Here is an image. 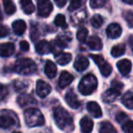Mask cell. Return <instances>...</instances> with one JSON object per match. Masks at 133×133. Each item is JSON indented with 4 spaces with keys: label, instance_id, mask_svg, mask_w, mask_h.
I'll list each match as a JSON object with an SVG mask.
<instances>
[{
    "label": "cell",
    "instance_id": "obj_1",
    "mask_svg": "<svg viewBox=\"0 0 133 133\" xmlns=\"http://www.w3.org/2000/svg\"><path fill=\"white\" fill-rule=\"evenodd\" d=\"M53 116L57 126L63 130L73 129V119L69 113L62 107H57L53 111Z\"/></svg>",
    "mask_w": 133,
    "mask_h": 133
},
{
    "label": "cell",
    "instance_id": "obj_2",
    "mask_svg": "<svg viewBox=\"0 0 133 133\" xmlns=\"http://www.w3.org/2000/svg\"><path fill=\"white\" fill-rule=\"evenodd\" d=\"M25 121L28 127H39L45 124V118L41 111L37 109H28L24 112Z\"/></svg>",
    "mask_w": 133,
    "mask_h": 133
},
{
    "label": "cell",
    "instance_id": "obj_3",
    "mask_svg": "<svg viewBox=\"0 0 133 133\" xmlns=\"http://www.w3.org/2000/svg\"><path fill=\"white\" fill-rule=\"evenodd\" d=\"M37 70L36 63L30 58H19L14 66V71L21 75H32Z\"/></svg>",
    "mask_w": 133,
    "mask_h": 133
},
{
    "label": "cell",
    "instance_id": "obj_4",
    "mask_svg": "<svg viewBox=\"0 0 133 133\" xmlns=\"http://www.w3.org/2000/svg\"><path fill=\"white\" fill-rule=\"evenodd\" d=\"M98 87V80L97 78L92 74H88L83 77L81 81L78 84V90L82 95H90L96 90Z\"/></svg>",
    "mask_w": 133,
    "mask_h": 133
},
{
    "label": "cell",
    "instance_id": "obj_5",
    "mask_svg": "<svg viewBox=\"0 0 133 133\" xmlns=\"http://www.w3.org/2000/svg\"><path fill=\"white\" fill-rule=\"evenodd\" d=\"M89 57L93 59L95 63L98 65V69H99L100 72H101L102 76L104 77H109L110 75L111 71H112V68L111 66L103 58L102 56L99 55H90Z\"/></svg>",
    "mask_w": 133,
    "mask_h": 133
},
{
    "label": "cell",
    "instance_id": "obj_6",
    "mask_svg": "<svg viewBox=\"0 0 133 133\" xmlns=\"http://www.w3.org/2000/svg\"><path fill=\"white\" fill-rule=\"evenodd\" d=\"M53 10V5L48 0L37 1V14L40 17H48Z\"/></svg>",
    "mask_w": 133,
    "mask_h": 133
},
{
    "label": "cell",
    "instance_id": "obj_7",
    "mask_svg": "<svg viewBox=\"0 0 133 133\" xmlns=\"http://www.w3.org/2000/svg\"><path fill=\"white\" fill-rule=\"evenodd\" d=\"M36 92L40 98H46L51 92V87L46 82L43 81V80H37V87H36Z\"/></svg>",
    "mask_w": 133,
    "mask_h": 133
},
{
    "label": "cell",
    "instance_id": "obj_8",
    "mask_svg": "<svg viewBox=\"0 0 133 133\" xmlns=\"http://www.w3.org/2000/svg\"><path fill=\"white\" fill-rule=\"evenodd\" d=\"M35 48L37 53L39 55H46V54H49L50 52L53 51L52 45L46 40H41L37 42L35 46Z\"/></svg>",
    "mask_w": 133,
    "mask_h": 133
},
{
    "label": "cell",
    "instance_id": "obj_9",
    "mask_svg": "<svg viewBox=\"0 0 133 133\" xmlns=\"http://www.w3.org/2000/svg\"><path fill=\"white\" fill-rule=\"evenodd\" d=\"M120 95V90H118L116 89H108L107 91L103 93L102 95V100H103L105 103H112L113 101L118 98V97Z\"/></svg>",
    "mask_w": 133,
    "mask_h": 133
},
{
    "label": "cell",
    "instance_id": "obj_10",
    "mask_svg": "<svg viewBox=\"0 0 133 133\" xmlns=\"http://www.w3.org/2000/svg\"><path fill=\"white\" fill-rule=\"evenodd\" d=\"M106 33H107L108 37H109V38L116 39V38H118V37H119L122 33L121 26L118 24H117V23H112V24H110L107 28Z\"/></svg>",
    "mask_w": 133,
    "mask_h": 133
},
{
    "label": "cell",
    "instance_id": "obj_11",
    "mask_svg": "<svg viewBox=\"0 0 133 133\" xmlns=\"http://www.w3.org/2000/svg\"><path fill=\"white\" fill-rule=\"evenodd\" d=\"M15 51V45L11 42L2 43L0 44V57H8L13 55Z\"/></svg>",
    "mask_w": 133,
    "mask_h": 133
},
{
    "label": "cell",
    "instance_id": "obj_12",
    "mask_svg": "<svg viewBox=\"0 0 133 133\" xmlns=\"http://www.w3.org/2000/svg\"><path fill=\"white\" fill-rule=\"evenodd\" d=\"M117 66H118V71L122 76H127L130 72L132 64L129 59H121L117 63Z\"/></svg>",
    "mask_w": 133,
    "mask_h": 133
},
{
    "label": "cell",
    "instance_id": "obj_13",
    "mask_svg": "<svg viewBox=\"0 0 133 133\" xmlns=\"http://www.w3.org/2000/svg\"><path fill=\"white\" fill-rule=\"evenodd\" d=\"M65 99H66L68 105L74 109H78L80 107V105H81L78 97H77V95L73 91H69V92L66 93V97H65Z\"/></svg>",
    "mask_w": 133,
    "mask_h": 133
},
{
    "label": "cell",
    "instance_id": "obj_14",
    "mask_svg": "<svg viewBox=\"0 0 133 133\" xmlns=\"http://www.w3.org/2000/svg\"><path fill=\"white\" fill-rule=\"evenodd\" d=\"M74 79V77L71 74H69L68 71H62L59 76L58 79V86L61 89H64V88L68 87L71 82Z\"/></svg>",
    "mask_w": 133,
    "mask_h": 133
},
{
    "label": "cell",
    "instance_id": "obj_15",
    "mask_svg": "<svg viewBox=\"0 0 133 133\" xmlns=\"http://www.w3.org/2000/svg\"><path fill=\"white\" fill-rule=\"evenodd\" d=\"M87 109L89 114L96 118H98L102 116V110L100 109L99 105L95 101H90L87 104Z\"/></svg>",
    "mask_w": 133,
    "mask_h": 133
},
{
    "label": "cell",
    "instance_id": "obj_16",
    "mask_svg": "<svg viewBox=\"0 0 133 133\" xmlns=\"http://www.w3.org/2000/svg\"><path fill=\"white\" fill-rule=\"evenodd\" d=\"M89 65V59L85 57L84 56H78L77 57L76 60L74 62V68L78 71H84Z\"/></svg>",
    "mask_w": 133,
    "mask_h": 133
},
{
    "label": "cell",
    "instance_id": "obj_17",
    "mask_svg": "<svg viewBox=\"0 0 133 133\" xmlns=\"http://www.w3.org/2000/svg\"><path fill=\"white\" fill-rule=\"evenodd\" d=\"M55 58L58 65H60V66H65V65L69 64L71 61L72 56H71L70 53L58 52L57 54H55Z\"/></svg>",
    "mask_w": 133,
    "mask_h": 133
},
{
    "label": "cell",
    "instance_id": "obj_18",
    "mask_svg": "<svg viewBox=\"0 0 133 133\" xmlns=\"http://www.w3.org/2000/svg\"><path fill=\"white\" fill-rule=\"evenodd\" d=\"M80 129L81 131L84 133H90L93 129V123L92 119L89 118V117H83V118L80 119Z\"/></svg>",
    "mask_w": 133,
    "mask_h": 133
},
{
    "label": "cell",
    "instance_id": "obj_19",
    "mask_svg": "<svg viewBox=\"0 0 133 133\" xmlns=\"http://www.w3.org/2000/svg\"><path fill=\"white\" fill-rule=\"evenodd\" d=\"M17 102H18L19 106L25 108V107H28V106L36 104L37 103V100L33 97L30 96V95H20L17 98Z\"/></svg>",
    "mask_w": 133,
    "mask_h": 133
},
{
    "label": "cell",
    "instance_id": "obj_20",
    "mask_svg": "<svg viewBox=\"0 0 133 133\" xmlns=\"http://www.w3.org/2000/svg\"><path fill=\"white\" fill-rule=\"evenodd\" d=\"M16 124V121L12 117L8 116V115H1L0 116V128L1 129H9V128L13 127Z\"/></svg>",
    "mask_w": 133,
    "mask_h": 133
},
{
    "label": "cell",
    "instance_id": "obj_21",
    "mask_svg": "<svg viewBox=\"0 0 133 133\" xmlns=\"http://www.w3.org/2000/svg\"><path fill=\"white\" fill-rule=\"evenodd\" d=\"M12 28L16 35L21 36L25 33L26 29V24L24 20H16L12 24Z\"/></svg>",
    "mask_w": 133,
    "mask_h": 133
},
{
    "label": "cell",
    "instance_id": "obj_22",
    "mask_svg": "<svg viewBox=\"0 0 133 133\" xmlns=\"http://www.w3.org/2000/svg\"><path fill=\"white\" fill-rule=\"evenodd\" d=\"M45 74L48 78H53L57 75V66L52 61L48 60L45 64Z\"/></svg>",
    "mask_w": 133,
    "mask_h": 133
},
{
    "label": "cell",
    "instance_id": "obj_23",
    "mask_svg": "<svg viewBox=\"0 0 133 133\" xmlns=\"http://www.w3.org/2000/svg\"><path fill=\"white\" fill-rule=\"evenodd\" d=\"M88 46L93 50H100L102 48L101 39L97 36L89 37L88 39Z\"/></svg>",
    "mask_w": 133,
    "mask_h": 133
},
{
    "label": "cell",
    "instance_id": "obj_24",
    "mask_svg": "<svg viewBox=\"0 0 133 133\" xmlns=\"http://www.w3.org/2000/svg\"><path fill=\"white\" fill-rule=\"evenodd\" d=\"M121 102L127 109H133V93L130 91H128L125 94L122 96L121 98Z\"/></svg>",
    "mask_w": 133,
    "mask_h": 133
},
{
    "label": "cell",
    "instance_id": "obj_25",
    "mask_svg": "<svg viewBox=\"0 0 133 133\" xmlns=\"http://www.w3.org/2000/svg\"><path fill=\"white\" fill-rule=\"evenodd\" d=\"M99 133H117V129L109 121H103L100 123Z\"/></svg>",
    "mask_w": 133,
    "mask_h": 133
},
{
    "label": "cell",
    "instance_id": "obj_26",
    "mask_svg": "<svg viewBox=\"0 0 133 133\" xmlns=\"http://www.w3.org/2000/svg\"><path fill=\"white\" fill-rule=\"evenodd\" d=\"M21 8H22L24 13L28 14H32L34 11H35V6H34V4L30 1V0H22L20 2Z\"/></svg>",
    "mask_w": 133,
    "mask_h": 133
},
{
    "label": "cell",
    "instance_id": "obj_27",
    "mask_svg": "<svg viewBox=\"0 0 133 133\" xmlns=\"http://www.w3.org/2000/svg\"><path fill=\"white\" fill-rule=\"evenodd\" d=\"M126 46L124 44H118L117 46H114L111 49V55L114 57H118L125 53Z\"/></svg>",
    "mask_w": 133,
    "mask_h": 133
},
{
    "label": "cell",
    "instance_id": "obj_28",
    "mask_svg": "<svg viewBox=\"0 0 133 133\" xmlns=\"http://www.w3.org/2000/svg\"><path fill=\"white\" fill-rule=\"evenodd\" d=\"M3 5H4V8H5V11L8 15H12L16 12L17 10V8H16L15 4H14L12 1L10 0H5L4 2H3Z\"/></svg>",
    "mask_w": 133,
    "mask_h": 133
},
{
    "label": "cell",
    "instance_id": "obj_29",
    "mask_svg": "<svg viewBox=\"0 0 133 133\" xmlns=\"http://www.w3.org/2000/svg\"><path fill=\"white\" fill-rule=\"evenodd\" d=\"M54 24L57 26H60V28H63L68 26V25H66V17L63 15H61V14H58V15L55 17V19H54Z\"/></svg>",
    "mask_w": 133,
    "mask_h": 133
},
{
    "label": "cell",
    "instance_id": "obj_30",
    "mask_svg": "<svg viewBox=\"0 0 133 133\" xmlns=\"http://www.w3.org/2000/svg\"><path fill=\"white\" fill-rule=\"evenodd\" d=\"M121 128L124 133H133V121L128 118L125 122L121 124Z\"/></svg>",
    "mask_w": 133,
    "mask_h": 133
},
{
    "label": "cell",
    "instance_id": "obj_31",
    "mask_svg": "<svg viewBox=\"0 0 133 133\" xmlns=\"http://www.w3.org/2000/svg\"><path fill=\"white\" fill-rule=\"evenodd\" d=\"M103 24V18L100 15L97 14V15H94L91 18V25H92L94 28H98L102 26Z\"/></svg>",
    "mask_w": 133,
    "mask_h": 133
},
{
    "label": "cell",
    "instance_id": "obj_32",
    "mask_svg": "<svg viewBox=\"0 0 133 133\" xmlns=\"http://www.w3.org/2000/svg\"><path fill=\"white\" fill-rule=\"evenodd\" d=\"M88 34H89L88 29H86V28H79V29L78 30V32H77V38H78V40L80 41V42H85L86 39H87Z\"/></svg>",
    "mask_w": 133,
    "mask_h": 133
},
{
    "label": "cell",
    "instance_id": "obj_33",
    "mask_svg": "<svg viewBox=\"0 0 133 133\" xmlns=\"http://www.w3.org/2000/svg\"><path fill=\"white\" fill-rule=\"evenodd\" d=\"M123 17L124 19L126 20V22H127L128 26L129 28H133V11L129 10V11L124 12Z\"/></svg>",
    "mask_w": 133,
    "mask_h": 133
},
{
    "label": "cell",
    "instance_id": "obj_34",
    "mask_svg": "<svg viewBox=\"0 0 133 133\" xmlns=\"http://www.w3.org/2000/svg\"><path fill=\"white\" fill-rule=\"evenodd\" d=\"M89 4H90V6L92 8H99L105 6L106 1L105 0H91Z\"/></svg>",
    "mask_w": 133,
    "mask_h": 133
},
{
    "label": "cell",
    "instance_id": "obj_35",
    "mask_svg": "<svg viewBox=\"0 0 133 133\" xmlns=\"http://www.w3.org/2000/svg\"><path fill=\"white\" fill-rule=\"evenodd\" d=\"M83 4L84 2H82V1H72L69 6V11H75V10L81 8L83 6Z\"/></svg>",
    "mask_w": 133,
    "mask_h": 133
},
{
    "label": "cell",
    "instance_id": "obj_36",
    "mask_svg": "<svg viewBox=\"0 0 133 133\" xmlns=\"http://www.w3.org/2000/svg\"><path fill=\"white\" fill-rule=\"evenodd\" d=\"M128 118H128V116L124 112H118V114L116 115V120L120 124H122L123 122H125Z\"/></svg>",
    "mask_w": 133,
    "mask_h": 133
},
{
    "label": "cell",
    "instance_id": "obj_37",
    "mask_svg": "<svg viewBox=\"0 0 133 133\" xmlns=\"http://www.w3.org/2000/svg\"><path fill=\"white\" fill-rule=\"evenodd\" d=\"M8 88L5 85H3V84H0V100L4 99L6 97V95H8Z\"/></svg>",
    "mask_w": 133,
    "mask_h": 133
},
{
    "label": "cell",
    "instance_id": "obj_38",
    "mask_svg": "<svg viewBox=\"0 0 133 133\" xmlns=\"http://www.w3.org/2000/svg\"><path fill=\"white\" fill-rule=\"evenodd\" d=\"M9 31H8V28L6 26H3V25H0V38L5 37L8 35Z\"/></svg>",
    "mask_w": 133,
    "mask_h": 133
},
{
    "label": "cell",
    "instance_id": "obj_39",
    "mask_svg": "<svg viewBox=\"0 0 133 133\" xmlns=\"http://www.w3.org/2000/svg\"><path fill=\"white\" fill-rule=\"evenodd\" d=\"M111 88L121 91L122 88H123V84H122L121 82L118 81V80H113V81L111 82Z\"/></svg>",
    "mask_w": 133,
    "mask_h": 133
},
{
    "label": "cell",
    "instance_id": "obj_40",
    "mask_svg": "<svg viewBox=\"0 0 133 133\" xmlns=\"http://www.w3.org/2000/svg\"><path fill=\"white\" fill-rule=\"evenodd\" d=\"M15 88L17 91H23L26 89V85H24L23 82L20 81H16L15 82Z\"/></svg>",
    "mask_w": 133,
    "mask_h": 133
},
{
    "label": "cell",
    "instance_id": "obj_41",
    "mask_svg": "<svg viewBox=\"0 0 133 133\" xmlns=\"http://www.w3.org/2000/svg\"><path fill=\"white\" fill-rule=\"evenodd\" d=\"M19 44H20V49L22 50V51H24V52L28 51V49H29V44H28L26 40H22Z\"/></svg>",
    "mask_w": 133,
    "mask_h": 133
},
{
    "label": "cell",
    "instance_id": "obj_42",
    "mask_svg": "<svg viewBox=\"0 0 133 133\" xmlns=\"http://www.w3.org/2000/svg\"><path fill=\"white\" fill-rule=\"evenodd\" d=\"M55 3L58 8H63L66 4V0H56Z\"/></svg>",
    "mask_w": 133,
    "mask_h": 133
},
{
    "label": "cell",
    "instance_id": "obj_43",
    "mask_svg": "<svg viewBox=\"0 0 133 133\" xmlns=\"http://www.w3.org/2000/svg\"><path fill=\"white\" fill-rule=\"evenodd\" d=\"M123 3L125 4H129V5H133V0H123Z\"/></svg>",
    "mask_w": 133,
    "mask_h": 133
},
{
    "label": "cell",
    "instance_id": "obj_44",
    "mask_svg": "<svg viewBox=\"0 0 133 133\" xmlns=\"http://www.w3.org/2000/svg\"><path fill=\"white\" fill-rule=\"evenodd\" d=\"M129 45H130L131 49L133 50V38H130V39H129Z\"/></svg>",
    "mask_w": 133,
    "mask_h": 133
},
{
    "label": "cell",
    "instance_id": "obj_45",
    "mask_svg": "<svg viewBox=\"0 0 133 133\" xmlns=\"http://www.w3.org/2000/svg\"><path fill=\"white\" fill-rule=\"evenodd\" d=\"M2 14H1V10H0V20H2Z\"/></svg>",
    "mask_w": 133,
    "mask_h": 133
},
{
    "label": "cell",
    "instance_id": "obj_46",
    "mask_svg": "<svg viewBox=\"0 0 133 133\" xmlns=\"http://www.w3.org/2000/svg\"><path fill=\"white\" fill-rule=\"evenodd\" d=\"M13 133H21V132H17V131H16V132H13Z\"/></svg>",
    "mask_w": 133,
    "mask_h": 133
}]
</instances>
